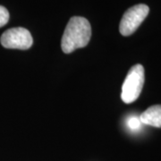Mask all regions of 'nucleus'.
I'll use <instances>...</instances> for the list:
<instances>
[{"mask_svg": "<svg viewBox=\"0 0 161 161\" xmlns=\"http://www.w3.org/2000/svg\"><path fill=\"white\" fill-rule=\"evenodd\" d=\"M141 124H142V122L140 120V118L136 117V116H132L128 120V125L132 130L139 129L141 127Z\"/></svg>", "mask_w": 161, "mask_h": 161, "instance_id": "7", "label": "nucleus"}, {"mask_svg": "<svg viewBox=\"0 0 161 161\" xmlns=\"http://www.w3.org/2000/svg\"><path fill=\"white\" fill-rule=\"evenodd\" d=\"M92 37V27L86 18L74 16L70 19L64 32L61 47L64 53L69 54L75 49L88 45Z\"/></svg>", "mask_w": 161, "mask_h": 161, "instance_id": "1", "label": "nucleus"}, {"mask_svg": "<svg viewBox=\"0 0 161 161\" xmlns=\"http://www.w3.org/2000/svg\"><path fill=\"white\" fill-rule=\"evenodd\" d=\"M139 118L144 125L161 128V105L150 107L140 115Z\"/></svg>", "mask_w": 161, "mask_h": 161, "instance_id": "5", "label": "nucleus"}, {"mask_svg": "<svg viewBox=\"0 0 161 161\" xmlns=\"http://www.w3.org/2000/svg\"><path fill=\"white\" fill-rule=\"evenodd\" d=\"M150 8L149 6L140 4L132 7L127 10L120 22L119 31L123 36H130L136 31V30L140 27L145 18L149 14Z\"/></svg>", "mask_w": 161, "mask_h": 161, "instance_id": "3", "label": "nucleus"}, {"mask_svg": "<svg viewBox=\"0 0 161 161\" xmlns=\"http://www.w3.org/2000/svg\"><path fill=\"white\" fill-rule=\"evenodd\" d=\"M145 75L142 64H135L129 70L122 86L121 98L126 104L134 102L139 98L143 88Z\"/></svg>", "mask_w": 161, "mask_h": 161, "instance_id": "2", "label": "nucleus"}, {"mask_svg": "<svg viewBox=\"0 0 161 161\" xmlns=\"http://www.w3.org/2000/svg\"><path fill=\"white\" fill-rule=\"evenodd\" d=\"M9 21V12L6 7L0 6V28L5 26Z\"/></svg>", "mask_w": 161, "mask_h": 161, "instance_id": "6", "label": "nucleus"}, {"mask_svg": "<svg viewBox=\"0 0 161 161\" xmlns=\"http://www.w3.org/2000/svg\"><path fill=\"white\" fill-rule=\"evenodd\" d=\"M1 44L6 48L26 50L32 46L33 40L29 31L18 27L6 31L1 36Z\"/></svg>", "mask_w": 161, "mask_h": 161, "instance_id": "4", "label": "nucleus"}]
</instances>
